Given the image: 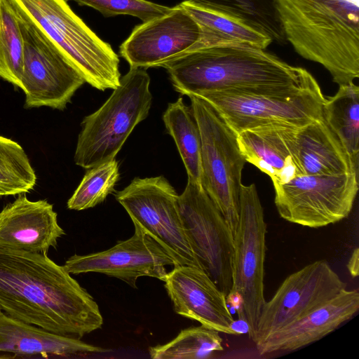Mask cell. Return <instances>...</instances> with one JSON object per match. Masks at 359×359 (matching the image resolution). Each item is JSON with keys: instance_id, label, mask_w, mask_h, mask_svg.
Returning a JSON list of instances; mask_svg holds the SVG:
<instances>
[{"instance_id": "277c9868", "label": "cell", "mask_w": 359, "mask_h": 359, "mask_svg": "<svg viewBox=\"0 0 359 359\" xmlns=\"http://www.w3.org/2000/svg\"><path fill=\"white\" fill-rule=\"evenodd\" d=\"M195 95L209 102L236 134L272 123L305 126L322 116L326 98L309 72L295 82Z\"/></svg>"}, {"instance_id": "603a6c76", "label": "cell", "mask_w": 359, "mask_h": 359, "mask_svg": "<svg viewBox=\"0 0 359 359\" xmlns=\"http://www.w3.org/2000/svg\"><path fill=\"white\" fill-rule=\"evenodd\" d=\"M322 117L358 166L359 88L353 82L339 86L337 92L325 98Z\"/></svg>"}, {"instance_id": "3957f363", "label": "cell", "mask_w": 359, "mask_h": 359, "mask_svg": "<svg viewBox=\"0 0 359 359\" xmlns=\"http://www.w3.org/2000/svg\"><path fill=\"white\" fill-rule=\"evenodd\" d=\"M159 67L182 95L295 82L309 72L292 66L265 49L226 43L187 51Z\"/></svg>"}, {"instance_id": "2e32d148", "label": "cell", "mask_w": 359, "mask_h": 359, "mask_svg": "<svg viewBox=\"0 0 359 359\" xmlns=\"http://www.w3.org/2000/svg\"><path fill=\"white\" fill-rule=\"evenodd\" d=\"M163 281L175 311L202 325L228 334H238L226 297L203 269L174 266Z\"/></svg>"}, {"instance_id": "ffe728a7", "label": "cell", "mask_w": 359, "mask_h": 359, "mask_svg": "<svg viewBox=\"0 0 359 359\" xmlns=\"http://www.w3.org/2000/svg\"><path fill=\"white\" fill-rule=\"evenodd\" d=\"M290 145L303 174L358 173V166L322 116L305 126L294 127Z\"/></svg>"}, {"instance_id": "4fadbf2b", "label": "cell", "mask_w": 359, "mask_h": 359, "mask_svg": "<svg viewBox=\"0 0 359 359\" xmlns=\"http://www.w3.org/2000/svg\"><path fill=\"white\" fill-rule=\"evenodd\" d=\"M346 288V283L324 259L291 273L263 305L254 343L303 317Z\"/></svg>"}, {"instance_id": "5b68a950", "label": "cell", "mask_w": 359, "mask_h": 359, "mask_svg": "<svg viewBox=\"0 0 359 359\" xmlns=\"http://www.w3.org/2000/svg\"><path fill=\"white\" fill-rule=\"evenodd\" d=\"M59 48L85 81L97 90L119 85V57L65 0H10Z\"/></svg>"}, {"instance_id": "52a82bcc", "label": "cell", "mask_w": 359, "mask_h": 359, "mask_svg": "<svg viewBox=\"0 0 359 359\" xmlns=\"http://www.w3.org/2000/svg\"><path fill=\"white\" fill-rule=\"evenodd\" d=\"M201 137V184L234 236L239 219L241 175L245 159L237 134L206 100L189 95Z\"/></svg>"}, {"instance_id": "4316f807", "label": "cell", "mask_w": 359, "mask_h": 359, "mask_svg": "<svg viewBox=\"0 0 359 359\" xmlns=\"http://www.w3.org/2000/svg\"><path fill=\"white\" fill-rule=\"evenodd\" d=\"M23 40L15 8L0 0V77L21 88Z\"/></svg>"}, {"instance_id": "484cf974", "label": "cell", "mask_w": 359, "mask_h": 359, "mask_svg": "<svg viewBox=\"0 0 359 359\" xmlns=\"http://www.w3.org/2000/svg\"><path fill=\"white\" fill-rule=\"evenodd\" d=\"M232 15L278 42L284 32L275 0H185Z\"/></svg>"}, {"instance_id": "7402d4cb", "label": "cell", "mask_w": 359, "mask_h": 359, "mask_svg": "<svg viewBox=\"0 0 359 359\" xmlns=\"http://www.w3.org/2000/svg\"><path fill=\"white\" fill-rule=\"evenodd\" d=\"M196 20L200 36L188 51L226 43H242L266 49L272 39L262 31L226 13L193 1L179 4Z\"/></svg>"}, {"instance_id": "9a60e30c", "label": "cell", "mask_w": 359, "mask_h": 359, "mask_svg": "<svg viewBox=\"0 0 359 359\" xmlns=\"http://www.w3.org/2000/svg\"><path fill=\"white\" fill-rule=\"evenodd\" d=\"M199 36L196 20L177 4L169 13L135 26L119 53L130 68L146 69L187 52Z\"/></svg>"}, {"instance_id": "6da1fadb", "label": "cell", "mask_w": 359, "mask_h": 359, "mask_svg": "<svg viewBox=\"0 0 359 359\" xmlns=\"http://www.w3.org/2000/svg\"><path fill=\"white\" fill-rule=\"evenodd\" d=\"M0 308L14 319L79 339L103 324L92 296L47 254L0 248Z\"/></svg>"}, {"instance_id": "4dcf8cb0", "label": "cell", "mask_w": 359, "mask_h": 359, "mask_svg": "<svg viewBox=\"0 0 359 359\" xmlns=\"http://www.w3.org/2000/svg\"><path fill=\"white\" fill-rule=\"evenodd\" d=\"M347 268L350 274L353 277H357L359 273V250L358 248L353 251L351 256L347 264Z\"/></svg>"}, {"instance_id": "8992f818", "label": "cell", "mask_w": 359, "mask_h": 359, "mask_svg": "<svg viewBox=\"0 0 359 359\" xmlns=\"http://www.w3.org/2000/svg\"><path fill=\"white\" fill-rule=\"evenodd\" d=\"M145 69L130 68L106 102L81 124L75 163L88 169L116 158L135 126L149 115L152 102Z\"/></svg>"}, {"instance_id": "d6986e66", "label": "cell", "mask_w": 359, "mask_h": 359, "mask_svg": "<svg viewBox=\"0 0 359 359\" xmlns=\"http://www.w3.org/2000/svg\"><path fill=\"white\" fill-rule=\"evenodd\" d=\"M295 126L272 123L237 134L240 151L248 162L268 175L274 184H283L302 175L292 155L291 134Z\"/></svg>"}, {"instance_id": "d4e9b609", "label": "cell", "mask_w": 359, "mask_h": 359, "mask_svg": "<svg viewBox=\"0 0 359 359\" xmlns=\"http://www.w3.org/2000/svg\"><path fill=\"white\" fill-rule=\"evenodd\" d=\"M219 332L204 325L182 330L170 341L150 347L153 359H201L224 349Z\"/></svg>"}, {"instance_id": "30bf717a", "label": "cell", "mask_w": 359, "mask_h": 359, "mask_svg": "<svg viewBox=\"0 0 359 359\" xmlns=\"http://www.w3.org/2000/svg\"><path fill=\"white\" fill-rule=\"evenodd\" d=\"M14 7L23 40L25 107L64 110L85 79L41 29Z\"/></svg>"}, {"instance_id": "5bb4252c", "label": "cell", "mask_w": 359, "mask_h": 359, "mask_svg": "<svg viewBox=\"0 0 359 359\" xmlns=\"http://www.w3.org/2000/svg\"><path fill=\"white\" fill-rule=\"evenodd\" d=\"M134 234L119 241L111 248L86 255L70 257L63 266L70 274L88 272L117 278L136 288L140 277L149 276L163 281L166 266L175 262L166 250L141 227L134 225Z\"/></svg>"}, {"instance_id": "83f0119b", "label": "cell", "mask_w": 359, "mask_h": 359, "mask_svg": "<svg viewBox=\"0 0 359 359\" xmlns=\"http://www.w3.org/2000/svg\"><path fill=\"white\" fill-rule=\"evenodd\" d=\"M36 182L35 171L23 148L0 135V196L29 192Z\"/></svg>"}, {"instance_id": "cb8c5ba5", "label": "cell", "mask_w": 359, "mask_h": 359, "mask_svg": "<svg viewBox=\"0 0 359 359\" xmlns=\"http://www.w3.org/2000/svg\"><path fill=\"white\" fill-rule=\"evenodd\" d=\"M163 121L175 142L188 178L201 184V137L191 105L187 106L182 97L169 103L163 113Z\"/></svg>"}, {"instance_id": "e0dca14e", "label": "cell", "mask_w": 359, "mask_h": 359, "mask_svg": "<svg viewBox=\"0 0 359 359\" xmlns=\"http://www.w3.org/2000/svg\"><path fill=\"white\" fill-rule=\"evenodd\" d=\"M65 233L46 200L32 201L21 194L0 211L1 249L47 254Z\"/></svg>"}, {"instance_id": "1f68e13d", "label": "cell", "mask_w": 359, "mask_h": 359, "mask_svg": "<svg viewBox=\"0 0 359 359\" xmlns=\"http://www.w3.org/2000/svg\"><path fill=\"white\" fill-rule=\"evenodd\" d=\"M2 312H3V311H2V310H1V308H0V313H2Z\"/></svg>"}, {"instance_id": "7c38bea8", "label": "cell", "mask_w": 359, "mask_h": 359, "mask_svg": "<svg viewBox=\"0 0 359 359\" xmlns=\"http://www.w3.org/2000/svg\"><path fill=\"white\" fill-rule=\"evenodd\" d=\"M183 225L203 270L226 297L232 286L233 235L201 184L188 178L178 196Z\"/></svg>"}, {"instance_id": "ac0fdd59", "label": "cell", "mask_w": 359, "mask_h": 359, "mask_svg": "<svg viewBox=\"0 0 359 359\" xmlns=\"http://www.w3.org/2000/svg\"><path fill=\"white\" fill-rule=\"evenodd\" d=\"M359 309L357 289L341 290L303 317L255 344L260 355L291 351L316 342L351 318Z\"/></svg>"}, {"instance_id": "f546056e", "label": "cell", "mask_w": 359, "mask_h": 359, "mask_svg": "<svg viewBox=\"0 0 359 359\" xmlns=\"http://www.w3.org/2000/svg\"><path fill=\"white\" fill-rule=\"evenodd\" d=\"M73 1L79 6L91 7L104 17L128 15L139 18L143 22L169 13L168 7L147 0H65Z\"/></svg>"}, {"instance_id": "ba28073f", "label": "cell", "mask_w": 359, "mask_h": 359, "mask_svg": "<svg viewBox=\"0 0 359 359\" xmlns=\"http://www.w3.org/2000/svg\"><path fill=\"white\" fill-rule=\"evenodd\" d=\"M266 224L264 209L255 184H241L239 219L233 236L232 286L229 294L239 297V318L247 325L254 342L257 321L266 300L264 278Z\"/></svg>"}, {"instance_id": "f1b7e54d", "label": "cell", "mask_w": 359, "mask_h": 359, "mask_svg": "<svg viewBox=\"0 0 359 359\" xmlns=\"http://www.w3.org/2000/svg\"><path fill=\"white\" fill-rule=\"evenodd\" d=\"M119 177L118 164L115 158L88 168L68 200L67 208L83 210L100 204L114 191Z\"/></svg>"}, {"instance_id": "9c48e42d", "label": "cell", "mask_w": 359, "mask_h": 359, "mask_svg": "<svg viewBox=\"0 0 359 359\" xmlns=\"http://www.w3.org/2000/svg\"><path fill=\"white\" fill-rule=\"evenodd\" d=\"M178 194L163 176L136 177L115 194L134 225L160 243L177 265L203 270L186 233L178 205Z\"/></svg>"}, {"instance_id": "8fae6325", "label": "cell", "mask_w": 359, "mask_h": 359, "mask_svg": "<svg viewBox=\"0 0 359 359\" xmlns=\"http://www.w3.org/2000/svg\"><path fill=\"white\" fill-rule=\"evenodd\" d=\"M358 173L297 175L274 184V203L280 217L293 224L320 228L347 217L358 191Z\"/></svg>"}, {"instance_id": "7a4b0ae2", "label": "cell", "mask_w": 359, "mask_h": 359, "mask_svg": "<svg viewBox=\"0 0 359 359\" xmlns=\"http://www.w3.org/2000/svg\"><path fill=\"white\" fill-rule=\"evenodd\" d=\"M286 41L339 86L359 76V0H275Z\"/></svg>"}, {"instance_id": "44dd1931", "label": "cell", "mask_w": 359, "mask_h": 359, "mask_svg": "<svg viewBox=\"0 0 359 359\" xmlns=\"http://www.w3.org/2000/svg\"><path fill=\"white\" fill-rule=\"evenodd\" d=\"M107 350L0 313V353L15 356H72Z\"/></svg>"}]
</instances>
